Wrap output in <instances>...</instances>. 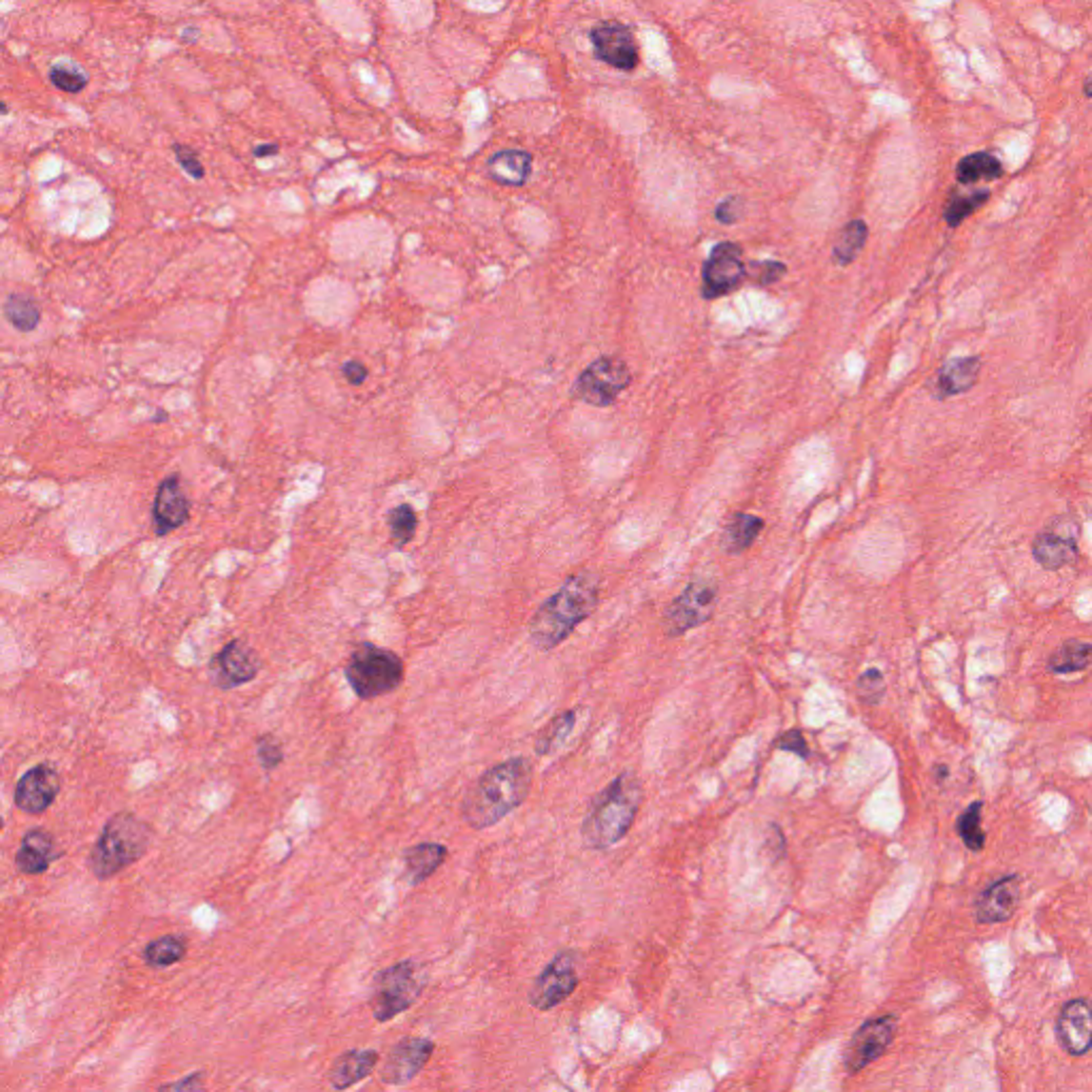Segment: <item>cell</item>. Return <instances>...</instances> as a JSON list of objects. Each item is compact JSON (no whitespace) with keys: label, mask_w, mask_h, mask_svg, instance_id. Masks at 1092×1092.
<instances>
[{"label":"cell","mask_w":1092,"mask_h":1092,"mask_svg":"<svg viewBox=\"0 0 1092 1092\" xmlns=\"http://www.w3.org/2000/svg\"><path fill=\"white\" fill-rule=\"evenodd\" d=\"M1003 173V167L999 163L997 156H992L988 152H978V154H971L963 158L961 163H958L956 169V175H958V182L961 184H975L980 180H997Z\"/></svg>","instance_id":"cell-27"},{"label":"cell","mask_w":1092,"mask_h":1092,"mask_svg":"<svg viewBox=\"0 0 1092 1092\" xmlns=\"http://www.w3.org/2000/svg\"><path fill=\"white\" fill-rule=\"evenodd\" d=\"M1092 664V645L1069 641L1064 643L1061 649H1056L1050 657V670L1059 674L1084 670Z\"/></svg>","instance_id":"cell-29"},{"label":"cell","mask_w":1092,"mask_h":1092,"mask_svg":"<svg viewBox=\"0 0 1092 1092\" xmlns=\"http://www.w3.org/2000/svg\"><path fill=\"white\" fill-rule=\"evenodd\" d=\"M425 982V973L414 961H402L380 971L371 985V1014L378 1023H388L404 1014L419 1001Z\"/></svg>","instance_id":"cell-6"},{"label":"cell","mask_w":1092,"mask_h":1092,"mask_svg":"<svg viewBox=\"0 0 1092 1092\" xmlns=\"http://www.w3.org/2000/svg\"><path fill=\"white\" fill-rule=\"evenodd\" d=\"M50 82L54 84L58 90L62 92H69V94H77L82 92L86 84H88V75L84 70H79L77 65H69V62H58V65L51 67L50 70Z\"/></svg>","instance_id":"cell-34"},{"label":"cell","mask_w":1092,"mask_h":1092,"mask_svg":"<svg viewBox=\"0 0 1092 1092\" xmlns=\"http://www.w3.org/2000/svg\"><path fill=\"white\" fill-rule=\"evenodd\" d=\"M259 672H261L259 655H256L252 651V646H248L244 641H230L228 645L222 646L209 665L211 681L222 689L246 685V683L254 681Z\"/></svg>","instance_id":"cell-12"},{"label":"cell","mask_w":1092,"mask_h":1092,"mask_svg":"<svg viewBox=\"0 0 1092 1092\" xmlns=\"http://www.w3.org/2000/svg\"><path fill=\"white\" fill-rule=\"evenodd\" d=\"M256 756H259V762L265 770L278 768L284 760L282 745L278 743L275 736L263 734V736H259V739H256Z\"/></svg>","instance_id":"cell-36"},{"label":"cell","mask_w":1092,"mask_h":1092,"mask_svg":"<svg viewBox=\"0 0 1092 1092\" xmlns=\"http://www.w3.org/2000/svg\"><path fill=\"white\" fill-rule=\"evenodd\" d=\"M5 316L17 331L30 333L41 323V308L30 297L9 295L5 301Z\"/></svg>","instance_id":"cell-30"},{"label":"cell","mask_w":1092,"mask_h":1092,"mask_svg":"<svg viewBox=\"0 0 1092 1092\" xmlns=\"http://www.w3.org/2000/svg\"><path fill=\"white\" fill-rule=\"evenodd\" d=\"M858 694H860V698L864 700V703L877 705L879 700H882L884 694H885L884 674L879 672L877 668L866 670V672L863 674V677L858 679Z\"/></svg>","instance_id":"cell-37"},{"label":"cell","mask_w":1092,"mask_h":1092,"mask_svg":"<svg viewBox=\"0 0 1092 1092\" xmlns=\"http://www.w3.org/2000/svg\"><path fill=\"white\" fill-rule=\"evenodd\" d=\"M344 677L361 700H374L402 685L404 662L397 653L383 646L361 643L346 664Z\"/></svg>","instance_id":"cell-5"},{"label":"cell","mask_w":1092,"mask_h":1092,"mask_svg":"<svg viewBox=\"0 0 1092 1092\" xmlns=\"http://www.w3.org/2000/svg\"><path fill=\"white\" fill-rule=\"evenodd\" d=\"M980 357H958L947 361L932 380V393L937 399H949L971 390L980 380Z\"/></svg>","instance_id":"cell-19"},{"label":"cell","mask_w":1092,"mask_h":1092,"mask_svg":"<svg viewBox=\"0 0 1092 1092\" xmlns=\"http://www.w3.org/2000/svg\"><path fill=\"white\" fill-rule=\"evenodd\" d=\"M715 216L722 225H734V222H739L743 216V201L739 197L722 201L715 211Z\"/></svg>","instance_id":"cell-40"},{"label":"cell","mask_w":1092,"mask_h":1092,"mask_svg":"<svg viewBox=\"0 0 1092 1092\" xmlns=\"http://www.w3.org/2000/svg\"><path fill=\"white\" fill-rule=\"evenodd\" d=\"M190 519V500L182 489L180 474L167 476L152 504V526L158 538L180 529Z\"/></svg>","instance_id":"cell-15"},{"label":"cell","mask_w":1092,"mask_h":1092,"mask_svg":"<svg viewBox=\"0 0 1092 1092\" xmlns=\"http://www.w3.org/2000/svg\"><path fill=\"white\" fill-rule=\"evenodd\" d=\"M629 367L617 357H600L574 385V397L589 406H610L629 385Z\"/></svg>","instance_id":"cell-8"},{"label":"cell","mask_w":1092,"mask_h":1092,"mask_svg":"<svg viewBox=\"0 0 1092 1092\" xmlns=\"http://www.w3.org/2000/svg\"><path fill=\"white\" fill-rule=\"evenodd\" d=\"M576 725V710H566L559 717H555L546 727L538 732V739L534 743V749L540 756H548L555 749L562 747L567 736L572 734Z\"/></svg>","instance_id":"cell-28"},{"label":"cell","mask_w":1092,"mask_h":1092,"mask_svg":"<svg viewBox=\"0 0 1092 1092\" xmlns=\"http://www.w3.org/2000/svg\"><path fill=\"white\" fill-rule=\"evenodd\" d=\"M163 1090H199L203 1088V1076L201 1073H192V1076L184 1078L180 1082H169L161 1086Z\"/></svg>","instance_id":"cell-43"},{"label":"cell","mask_w":1092,"mask_h":1092,"mask_svg":"<svg viewBox=\"0 0 1092 1092\" xmlns=\"http://www.w3.org/2000/svg\"><path fill=\"white\" fill-rule=\"evenodd\" d=\"M866 237L868 228L863 220L849 222V225L841 230L837 244H834L832 252L834 261L839 265H849L851 261H856V256L863 252V248L866 244Z\"/></svg>","instance_id":"cell-31"},{"label":"cell","mask_w":1092,"mask_h":1092,"mask_svg":"<svg viewBox=\"0 0 1092 1092\" xmlns=\"http://www.w3.org/2000/svg\"><path fill=\"white\" fill-rule=\"evenodd\" d=\"M448 858V849L442 843H419L406 851L404 866L406 877L412 885H419L438 871Z\"/></svg>","instance_id":"cell-23"},{"label":"cell","mask_w":1092,"mask_h":1092,"mask_svg":"<svg viewBox=\"0 0 1092 1092\" xmlns=\"http://www.w3.org/2000/svg\"><path fill=\"white\" fill-rule=\"evenodd\" d=\"M531 173V156L521 149H504L491 156L489 175L504 186H521Z\"/></svg>","instance_id":"cell-24"},{"label":"cell","mask_w":1092,"mask_h":1092,"mask_svg":"<svg viewBox=\"0 0 1092 1092\" xmlns=\"http://www.w3.org/2000/svg\"><path fill=\"white\" fill-rule=\"evenodd\" d=\"M60 856L54 837L48 830L34 828L24 834L20 849L15 854V866L24 875H41Z\"/></svg>","instance_id":"cell-20"},{"label":"cell","mask_w":1092,"mask_h":1092,"mask_svg":"<svg viewBox=\"0 0 1092 1092\" xmlns=\"http://www.w3.org/2000/svg\"><path fill=\"white\" fill-rule=\"evenodd\" d=\"M531 784H534V768L527 758L500 762L469 787L461 804L464 820L474 830L489 828L526 803Z\"/></svg>","instance_id":"cell-1"},{"label":"cell","mask_w":1092,"mask_h":1092,"mask_svg":"<svg viewBox=\"0 0 1092 1092\" xmlns=\"http://www.w3.org/2000/svg\"><path fill=\"white\" fill-rule=\"evenodd\" d=\"M342 374L352 387H359L367 380V367L361 361H346L342 366Z\"/></svg>","instance_id":"cell-42"},{"label":"cell","mask_w":1092,"mask_h":1092,"mask_svg":"<svg viewBox=\"0 0 1092 1092\" xmlns=\"http://www.w3.org/2000/svg\"><path fill=\"white\" fill-rule=\"evenodd\" d=\"M1033 557L1043 570H1061L1078 557L1076 538L1062 536L1059 531H1043L1033 543Z\"/></svg>","instance_id":"cell-21"},{"label":"cell","mask_w":1092,"mask_h":1092,"mask_svg":"<svg viewBox=\"0 0 1092 1092\" xmlns=\"http://www.w3.org/2000/svg\"><path fill=\"white\" fill-rule=\"evenodd\" d=\"M380 1061V1054L376 1050H350L344 1052L340 1059L335 1061L331 1069V1086L335 1090H346L361 1080L371 1076Z\"/></svg>","instance_id":"cell-22"},{"label":"cell","mask_w":1092,"mask_h":1092,"mask_svg":"<svg viewBox=\"0 0 1092 1092\" xmlns=\"http://www.w3.org/2000/svg\"><path fill=\"white\" fill-rule=\"evenodd\" d=\"M186 949H189V943H186L184 937L165 935L149 941L144 958L152 969H167V966H173L182 961Z\"/></svg>","instance_id":"cell-26"},{"label":"cell","mask_w":1092,"mask_h":1092,"mask_svg":"<svg viewBox=\"0 0 1092 1092\" xmlns=\"http://www.w3.org/2000/svg\"><path fill=\"white\" fill-rule=\"evenodd\" d=\"M579 985V973H576V954L564 952L548 963L546 969L538 975L531 983L529 1003L531 1007L548 1011L570 997Z\"/></svg>","instance_id":"cell-9"},{"label":"cell","mask_w":1092,"mask_h":1092,"mask_svg":"<svg viewBox=\"0 0 1092 1092\" xmlns=\"http://www.w3.org/2000/svg\"><path fill=\"white\" fill-rule=\"evenodd\" d=\"M1056 1037L1064 1052L1084 1056L1092 1047V1003L1086 999L1069 1001L1056 1020Z\"/></svg>","instance_id":"cell-16"},{"label":"cell","mask_w":1092,"mask_h":1092,"mask_svg":"<svg viewBox=\"0 0 1092 1092\" xmlns=\"http://www.w3.org/2000/svg\"><path fill=\"white\" fill-rule=\"evenodd\" d=\"M775 747L781 751H787V753H796V756L803 758V760L809 758V745H806V739L801 730L784 732L775 741Z\"/></svg>","instance_id":"cell-38"},{"label":"cell","mask_w":1092,"mask_h":1092,"mask_svg":"<svg viewBox=\"0 0 1092 1092\" xmlns=\"http://www.w3.org/2000/svg\"><path fill=\"white\" fill-rule=\"evenodd\" d=\"M278 149H280V148L273 146V144L256 146V148L252 149V154H254L256 158H268V156H275V154H278Z\"/></svg>","instance_id":"cell-44"},{"label":"cell","mask_w":1092,"mask_h":1092,"mask_svg":"<svg viewBox=\"0 0 1092 1092\" xmlns=\"http://www.w3.org/2000/svg\"><path fill=\"white\" fill-rule=\"evenodd\" d=\"M982 803H973L956 822V832L971 851H982L985 845V832L982 828Z\"/></svg>","instance_id":"cell-32"},{"label":"cell","mask_w":1092,"mask_h":1092,"mask_svg":"<svg viewBox=\"0 0 1092 1092\" xmlns=\"http://www.w3.org/2000/svg\"><path fill=\"white\" fill-rule=\"evenodd\" d=\"M173 152H175V158H177V163H180V167H182L184 171L189 173L190 177H194V180H201V177L206 175V171H203V165H201V161H199V156L194 154L190 148H186V146H173Z\"/></svg>","instance_id":"cell-39"},{"label":"cell","mask_w":1092,"mask_h":1092,"mask_svg":"<svg viewBox=\"0 0 1092 1092\" xmlns=\"http://www.w3.org/2000/svg\"><path fill=\"white\" fill-rule=\"evenodd\" d=\"M643 804V781L621 772L593 798L581 825V837L591 849H608L625 837Z\"/></svg>","instance_id":"cell-3"},{"label":"cell","mask_w":1092,"mask_h":1092,"mask_svg":"<svg viewBox=\"0 0 1092 1092\" xmlns=\"http://www.w3.org/2000/svg\"><path fill=\"white\" fill-rule=\"evenodd\" d=\"M598 593L600 583L591 572L567 579L531 617L529 638L536 649L550 651L562 645L596 610Z\"/></svg>","instance_id":"cell-2"},{"label":"cell","mask_w":1092,"mask_h":1092,"mask_svg":"<svg viewBox=\"0 0 1092 1092\" xmlns=\"http://www.w3.org/2000/svg\"><path fill=\"white\" fill-rule=\"evenodd\" d=\"M1020 901V875H1005L990 884L980 894L978 904H975V918L982 924H999L1005 922L1018 907Z\"/></svg>","instance_id":"cell-18"},{"label":"cell","mask_w":1092,"mask_h":1092,"mask_svg":"<svg viewBox=\"0 0 1092 1092\" xmlns=\"http://www.w3.org/2000/svg\"><path fill=\"white\" fill-rule=\"evenodd\" d=\"M745 278L743 252L736 244H717L708 254L703 269L705 299L724 297L741 287Z\"/></svg>","instance_id":"cell-11"},{"label":"cell","mask_w":1092,"mask_h":1092,"mask_svg":"<svg viewBox=\"0 0 1092 1092\" xmlns=\"http://www.w3.org/2000/svg\"><path fill=\"white\" fill-rule=\"evenodd\" d=\"M60 792V777L54 766L39 764L24 772L15 785V806L29 815L46 813Z\"/></svg>","instance_id":"cell-13"},{"label":"cell","mask_w":1092,"mask_h":1092,"mask_svg":"<svg viewBox=\"0 0 1092 1092\" xmlns=\"http://www.w3.org/2000/svg\"><path fill=\"white\" fill-rule=\"evenodd\" d=\"M152 841L149 825L132 813H118L105 824L90 854V871L96 879H111L146 856Z\"/></svg>","instance_id":"cell-4"},{"label":"cell","mask_w":1092,"mask_h":1092,"mask_svg":"<svg viewBox=\"0 0 1092 1092\" xmlns=\"http://www.w3.org/2000/svg\"><path fill=\"white\" fill-rule=\"evenodd\" d=\"M591 43L600 60L621 70H632L638 65V48L625 26L602 24L591 32Z\"/></svg>","instance_id":"cell-17"},{"label":"cell","mask_w":1092,"mask_h":1092,"mask_svg":"<svg viewBox=\"0 0 1092 1092\" xmlns=\"http://www.w3.org/2000/svg\"><path fill=\"white\" fill-rule=\"evenodd\" d=\"M985 201H988V192H975V194H966V197L952 199V203H949L947 209H945L947 225L949 227L963 225V220L969 218L975 209L983 206Z\"/></svg>","instance_id":"cell-35"},{"label":"cell","mask_w":1092,"mask_h":1092,"mask_svg":"<svg viewBox=\"0 0 1092 1092\" xmlns=\"http://www.w3.org/2000/svg\"><path fill=\"white\" fill-rule=\"evenodd\" d=\"M436 1045L429 1039L423 1037H406L399 1042L393 1050L388 1052V1059L383 1067V1082L390 1086H402L414 1080L423 1071L425 1064L429 1062Z\"/></svg>","instance_id":"cell-14"},{"label":"cell","mask_w":1092,"mask_h":1092,"mask_svg":"<svg viewBox=\"0 0 1092 1092\" xmlns=\"http://www.w3.org/2000/svg\"><path fill=\"white\" fill-rule=\"evenodd\" d=\"M894 1033H896L894 1016L868 1020V1023L858 1028L854 1037H851L849 1045L845 1047V1056H843L845 1069L849 1073H858L868 1067V1064L877 1061L879 1056L887 1050V1045H890L894 1039Z\"/></svg>","instance_id":"cell-10"},{"label":"cell","mask_w":1092,"mask_h":1092,"mask_svg":"<svg viewBox=\"0 0 1092 1092\" xmlns=\"http://www.w3.org/2000/svg\"><path fill=\"white\" fill-rule=\"evenodd\" d=\"M390 540L397 548H404L414 538L416 531V512L410 504H399L388 512Z\"/></svg>","instance_id":"cell-33"},{"label":"cell","mask_w":1092,"mask_h":1092,"mask_svg":"<svg viewBox=\"0 0 1092 1092\" xmlns=\"http://www.w3.org/2000/svg\"><path fill=\"white\" fill-rule=\"evenodd\" d=\"M717 602V585L710 579L691 581L685 591L674 600L664 617V627L668 636H681L689 629L700 627L713 617Z\"/></svg>","instance_id":"cell-7"},{"label":"cell","mask_w":1092,"mask_h":1092,"mask_svg":"<svg viewBox=\"0 0 1092 1092\" xmlns=\"http://www.w3.org/2000/svg\"><path fill=\"white\" fill-rule=\"evenodd\" d=\"M784 273H785L784 263L766 261V263H756V273L753 275H756L758 284H772V282H777Z\"/></svg>","instance_id":"cell-41"},{"label":"cell","mask_w":1092,"mask_h":1092,"mask_svg":"<svg viewBox=\"0 0 1092 1092\" xmlns=\"http://www.w3.org/2000/svg\"><path fill=\"white\" fill-rule=\"evenodd\" d=\"M762 529H764V521L760 517H753V514H736V517H732V521L725 526L724 548L730 555L743 553V550H747L753 543H756V538L760 536Z\"/></svg>","instance_id":"cell-25"}]
</instances>
